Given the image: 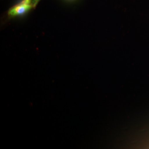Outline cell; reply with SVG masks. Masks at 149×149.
Returning a JSON list of instances; mask_svg holds the SVG:
<instances>
[{
	"label": "cell",
	"instance_id": "6da1fadb",
	"mask_svg": "<svg viewBox=\"0 0 149 149\" xmlns=\"http://www.w3.org/2000/svg\"><path fill=\"white\" fill-rule=\"evenodd\" d=\"M32 0H23L19 3L11 7L8 15L10 17L19 16L30 10L33 7Z\"/></svg>",
	"mask_w": 149,
	"mask_h": 149
},
{
	"label": "cell",
	"instance_id": "7a4b0ae2",
	"mask_svg": "<svg viewBox=\"0 0 149 149\" xmlns=\"http://www.w3.org/2000/svg\"><path fill=\"white\" fill-rule=\"evenodd\" d=\"M39 1H40V0H32V3L33 8H35V7H36V6H37L38 3L39 2Z\"/></svg>",
	"mask_w": 149,
	"mask_h": 149
}]
</instances>
